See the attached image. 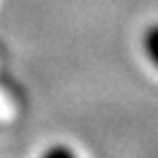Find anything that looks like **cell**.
<instances>
[{
    "instance_id": "obj_1",
    "label": "cell",
    "mask_w": 158,
    "mask_h": 158,
    "mask_svg": "<svg viewBox=\"0 0 158 158\" xmlns=\"http://www.w3.org/2000/svg\"><path fill=\"white\" fill-rule=\"evenodd\" d=\"M143 49H146L148 59L158 68V23L150 25L143 34Z\"/></svg>"
},
{
    "instance_id": "obj_2",
    "label": "cell",
    "mask_w": 158,
    "mask_h": 158,
    "mask_svg": "<svg viewBox=\"0 0 158 158\" xmlns=\"http://www.w3.org/2000/svg\"><path fill=\"white\" fill-rule=\"evenodd\" d=\"M42 158H76V154L68 146H53L44 152Z\"/></svg>"
}]
</instances>
